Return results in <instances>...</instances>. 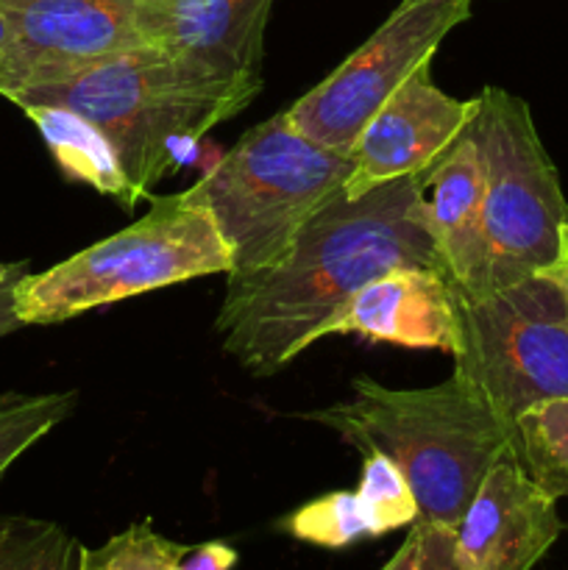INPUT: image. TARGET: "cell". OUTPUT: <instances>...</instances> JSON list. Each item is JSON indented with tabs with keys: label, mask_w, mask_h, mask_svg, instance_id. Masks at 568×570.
<instances>
[{
	"label": "cell",
	"mask_w": 568,
	"mask_h": 570,
	"mask_svg": "<svg viewBox=\"0 0 568 570\" xmlns=\"http://www.w3.org/2000/svg\"><path fill=\"white\" fill-rule=\"evenodd\" d=\"M484 181L471 126L418 173L415 217L432 237L454 287L479 289L488 265L484 248Z\"/></svg>",
	"instance_id": "4fadbf2b"
},
{
	"label": "cell",
	"mask_w": 568,
	"mask_h": 570,
	"mask_svg": "<svg viewBox=\"0 0 568 570\" xmlns=\"http://www.w3.org/2000/svg\"><path fill=\"white\" fill-rule=\"evenodd\" d=\"M237 551L226 543H200L193 546L178 560V570H232L237 566Z\"/></svg>",
	"instance_id": "603a6c76"
},
{
	"label": "cell",
	"mask_w": 568,
	"mask_h": 570,
	"mask_svg": "<svg viewBox=\"0 0 568 570\" xmlns=\"http://www.w3.org/2000/svg\"><path fill=\"white\" fill-rule=\"evenodd\" d=\"M187 546L161 538L150 521L134 523L98 549L78 551L76 570H178Z\"/></svg>",
	"instance_id": "44dd1931"
},
{
	"label": "cell",
	"mask_w": 568,
	"mask_h": 570,
	"mask_svg": "<svg viewBox=\"0 0 568 570\" xmlns=\"http://www.w3.org/2000/svg\"><path fill=\"white\" fill-rule=\"evenodd\" d=\"M22 111L39 128L45 145L67 176L89 184L106 198H115L123 209H134L139 204L117 150L87 117L65 106H22Z\"/></svg>",
	"instance_id": "9a60e30c"
},
{
	"label": "cell",
	"mask_w": 568,
	"mask_h": 570,
	"mask_svg": "<svg viewBox=\"0 0 568 570\" xmlns=\"http://www.w3.org/2000/svg\"><path fill=\"white\" fill-rule=\"evenodd\" d=\"M6 37H9V22H6V14L0 11V50H3Z\"/></svg>",
	"instance_id": "4316f807"
},
{
	"label": "cell",
	"mask_w": 568,
	"mask_h": 570,
	"mask_svg": "<svg viewBox=\"0 0 568 570\" xmlns=\"http://www.w3.org/2000/svg\"><path fill=\"white\" fill-rule=\"evenodd\" d=\"M473 115L477 98H451L434 83L432 61L418 67L354 139L351 176L343 189L360 198L368 189L415 176L471 126Z\"/></svg>",
	"instance_id": "8fae6325"
},
{
	"label": "cell",
	"mask_w": 568,
	"mask_h": 570,
	"mask_svg": "<svg viewBox=\"0 0 568 570\" xmlns=\"http://www.w3.org/2000/svg\"><path fill=\"white\" fill-rule=\"evenodd\" d=\"M276 0H137L143 45L195 76L262 92L267 20Z\"/></svg>",
	"instance_id": "30bf717a"
},
{
	"label": "cell",
	"mask_w": 568,
	"mask_h": 570,
	"mask_svg": "<svg viewBox=\"0 0 568 570\" xmlns=\"http://www.w3.org/2000/svg\"><path fill=\"white\" fill-rule=\"evenodd\" d=\"M76 393H0V476L76 410Z\"/></svg>",
	"instance_id": "e0dca14e"
},
{
	"label": "cell",
	"mask_w": 568,
	"mask_h": 570,
	"mask_svg": "<svg viewBox=\"0 0 568 570\" xmlns=\"http://www.w3.org/2000/svg\"><path fill=\"white\" fill-rule=\"evenodd\" d=\"M418 543H421V529H418V523H412V529H410V534H407V540L399 546V551H395V554L390 557V562L382 570H412V568H415Z\"/></svg>",
	"instance_id": "d4e9b609"
},
{
	"label": "cell",
	"mask_w": 568,
	"mask_h": 570,
	"mask_svg": "<svg viewBox=\"0 0 568 570\" xmlns=\"http://www.w3.org/2000/svg\"><path fill=\"white\" fill-rule=\"evenodd\" d=\"M551 273H555V276L560 278L562 287H566V293H568V259L560 262V265H557V267H551Z\"/></svg>",
	"instance_id": "484cf974"
},
{
	"label": "cell",
	"mask_w": 568,
	"mask_h": 570,
	"mask_svg": "<svg viewBox=\"0 0 568 570\" xmlns=\"http://www.w3.org/2000/svg\"><path fill=\"white\" fill-rule=\"evenodd\" d=\"M415 198L418 173L360 198L340 189L276 265L228 273L215 317L223 351L254 376H273L326 337L332 317L368 282L399 267L445 273Z\"/></svg>",
	"instance_id": "6da1fadb"
},
{
	"label": "cell",
	"mask_w": 568,
	"mask_h": 570,
	"mask_svg": "<svg viewBox=\"0 0 568 570\" xmlns=\"http://www.w3.org/2000/svg\"><path fill=\"white\" fill-rule=\"evenodd\" d=\"M362 456H365V462H362L356 499H360L371 538H382L393 529L412 527L418 521V501L404 473L376 451Z\"/></svg>",
	"instance_id": "d6986e66"
},
{
	"label": "cell",
	"mask_w": 568,
	"mask_h": 570,
	"mask_svg": "<svg viewBox=\"0 0 568 570\" xmlns=\"http://www.w3.org/2000/svg\"><path fill=\"white\" fill-rule=\"evenodd\" d=\"M334 429L362 454H384L410 482L418 521L457 529L484 473L516 438L468 379L451 373L421 390H390L373 379L351 382V399L306 415Z\"/></svg>",
	"instance_id": "7a4b0ae2"
},
{
	"label": "cell",
	"mask_w": 568,
	"mask_h": 570,
	"mask_svg": "<svg viewBox=\"0 0 568 570\" xmlns=\"http://www.w3.org/2000/svg\"><path fill=\"white\" fill-rule=\"evenodd\" d=\"M259 92L195 76L150 45L81 67L11 104L65 106L87 117L117 150L137 198L176 170L209 128L237 117Z\"/></svg>",
	"instance_id": "3957f363"
},
{
	"label": "cell",
	"mask_w": 568,
	"mask_h": 570,
	"mask_svg": "<svg viewBox=\"0 0 568 570\" xmlns=\"http://www.w3.org/2000/svg\"><path fill=\"white\" fill-rule=\"evenodd\" d=\"M212 273H232V254L209 209L184 189L150 198L148 215L50 271L26 273L14 287V309L22 326H50Z\"/></svg>",
	"instance_id": "5b68a950"
},
{
	"label": "cell",
	"mask_w": 568,
	"mask_h": 570,
	"mask_svg": "<svg viewBox=\"0 0 568 570\" xmlns=\"http://www.w3.org/2000/svg\"><path fill=\"white\" fill-rule=\"evenodd\" d=\"M516 460L546 495L568 499V395L546 399L518 415Z\"/></svg>",
	"instance_id": "2e32d148"
},
{
	"label": "cell",
	"mask_w": 568,
	"mask_h": 570,
	"mask_svg": "<svg viewBox=\"0 0 568 570\" xmlns=\"http://www.w3.org/2000/svg\"><path fill=\"white\" fill-rule=\"evenodd\" d=\"M284 529L295 540L321 546V549H345L356 540L371 538L360 499L351 490H334L321 499L306 501L284 521Z\"/></svg>",
	"instance_id": "ffe728a7"
},
{
	"label": "cell",
	"mask_w": 568,
	"mask_h": 570,
	"mask_svg": "<svg viewBox=\"0 0 568 570\" xmlns=\"http://www.w3.org/2000/svg\"><path fill=\"white\" fill-rule=\"evenodd\" d=\"M78 551L59 523L0 512V570H76Z\"/></svg>",
	"instance_id": "ac0fdd59"
},
{
	"label": "cell",
	"mask_w": 568,
	"mask_h": 570,
	"mask_svg": "<svg viewBox=\"0 0 568 570\" xmlns=\"http://www.w3.org/2000/svg\"><path fill=\"white\" fill-rule=\"evenodd\" d=\"M454 298V373L477 387L516 438L523 410L568 395V293L551 271Z\"/></svg>",
	"instance_id": "52a82bcc"
},
{
	"label": "cell",
	"mask_w": 568,
	"mask_h": 570,
	"mask_svg": "<svg viewBox=\"0 0 568 570\" xmlns=\"http://www.w3.org/2000/svg\"><path fill=\"white\" fill-rule=\"evenodd\" d=\"M11 267H14V262H11V265H6V262H0V278H3V276H9V273H11Z\"/></svg>",
	"instance_id": "83f0119b"
},
{
	"label": "cell",
	"mask_w": 568,
	"mask_h": 570,
	"mask_svg": "<svg viewBox=\"0 0 568 570\" xmlns=\"http://www.w3.org/2000/svg\"><path fill=\"white\" fill-rule=\"evenodd\" d=\"M329 334H356L373 343L454 354L457 323L449 276L427 267L384 273L332 317Z\"/></svg>",
	"instance_id": "5bb4252c"
},
{
	"label": "cell",
	"mask_w": 568,
	"mask_h": 570,
	"mask_svg": "<svg viewBox=\"0 0 568 570\" xmlns=\"http://www.w3.org/2000/svg\"><path fill=\"white\" fill-rule=\"evenodd\" d=\"M415 523L421 529V543H418L415 568L412 570H466L457 560L454 529L423 521Z\"/></svg>",
	"instance_id": "7402d4cb"
},
{
	"label": "cell",
	"mask_w": 568,
	"mask_h": 570,
	"mask_svg": "<svg viewBox=\"0 0 568 570\" xmlns=\"http://www.w3.org/2000/svg\"><path fill=\"white\" fill-rule=\"evenodd\" d=\"M484 181L488 265L479 289L516 284L568 259V200L532 111L518 95L484 87L471 120Z\"/></svg>",
	"instance_id": "8992f818"
},
{
	"label": "cell",
	"mask_w": 568,
	"mask_h": 570,
	"mask_svg": "<svg viewBox=\"0 0 568 570\" xmlns=\"http://www.w3.org/2000/svg\"><path fill=\"white\" fill-rule=\"evenodd\" d=\"M26 273H28L26 262H14L9 276L0 278V340L14 334L17 328H22L20 317H17V309H14V287Z\"/></svg>",
	"instance_id": "cb8c5ba5"
},
{
	"label": "cell",
	"mask_w": 568,
	"mask_h": 570,
	"mask_svg": "<svg viewBox=\"0 0 568 570\" xmlns=\"http://www.w3.org/2000/svg\"><path fill=\"white\" fill-rule=\"evenodd\" d=\"M0 11L9 22L0 95L9 100L143 45L137 0H0Z\"/></svg>",
	"instance_id": "9c48e42d"
},
{
	"label": "cell",
	"mask_w": 568,
	"mask_h": 570,
	"mask_svg": "<svg viewBox=\"0 0 568 570\" xmlns=\"http://www.w3.org/2000/svg\"><path fill=\"white\" fill-rule=\"evenodd\" d=\"M349 176V156L304 137L284 109L248 128L189 193L209 209L232 273H254L287 254Z\"/></svg>",
	"instance_id": "277c9868"
},
{
	"label": "cell",
	"mask_w": 568,
	"mask_h": 570,
	"mask_svg": "<svg viewBox=\"0 0 568 570\" xmlns=\"http://www.w3.org/2000/svg\"><path fill=\"white\" fill-rule=\"evenodd\" d=\"M473 0H401L388 20L321 83L287 109L304 137L349 156L365 122L418 70L457 26Z\"/></svg>",
	"instance_id": "ba28073f"
},
{
	"label": "cell",
	"mask_w": 568,
	"mask_h": 570,
	"mask_svg": "<svg viewBox=\"0 0 568 570\" xmlns=\"http://www.w3.org/2000/svg\"><path fill=\"white\" fill-rule=\"evenodd\" d=\"M560 532L557 501L527 476L516 454H505L457 523V560L466 570H532Z\"/></svg>",
	"instance_id": "7c38bea8"
}]
</instances>
